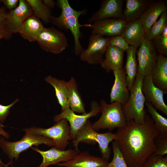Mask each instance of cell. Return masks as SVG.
Returning a JSON list of instances; mask_svg holds the SVG:
<instances>
[{
  "instance_id": "6da1fadb",
  "label": "cell",
  "mask_w": 167,
  "mask_h": 167,
  "mask_svg": "<svg viewBox=\"0 0 167 167\" xmlns=\"http://www.w3.org/2000/svg\"><path fill=\"white\" fill-rule=\"evenodd\" d=\"M115 134L114 140L128 167H142L155 151V139L160 132L149 114H147L143 123L126 121V126L118 128Z\"/></svg>"
},
{
  "instance_id": "7a4b0ae2",
  "label": "cell",
  "mask_w": 167,
  "mask_h": 167,
  "mask_svg": "<svg viewBox=\"0 0 167 167\" xmlns=\"http://www.w3.org/2000/svg\"><path fill=\"white\" fill-rule=\"evenodd\" d=\"M24 136L19 140L11 142L0 136V148L10 159L12 163L13 160L17 161L21 152L33 146L38 147L44 144L49 147L54 146V141L46 137L31 133L25 132Z\"/></svg>"
},
{
  "instance_id": "3957f363",
  "label": "cell",
  "mask_w": 167,
  "mask_h": 167,
  "mask_svg": "<svg viewBox=\"0 0 167 167\" xmlns=\"http://www.w3.org/2000/svg\"><path fill=\"white\" fill-rule=\"evenodd\" d=\"M144 77L137 74L134 85L130 91L129 100L126 103L122 106L126 121L133 120L139 124H142L144 122L147 114L144 108L145 98L141 90Z\"/></svg>"
},
{
  "instance_id": "277c9868",
  "label": "cell",
  "mask_w": 167,
  "mask_h": 167,
  "mask_svg": "<svg viewBox=\"0 0 167 167\" xmlns=\"http://www.w3.org/2000/svg\"><path fill=\"white\" fill-rule=\"evenodd\" d=\"M115 135L111 132L101 133L95 131L92 124L88 119L77 134L75 139L72 140L73 146L79 152L78 145L80 142L94 144L97 143L102 157L108 161L110 154L109 143L115 140Z\"/></svg>"
},
{
  "instance_id": "5b68a950",
  "label": "cell",
  "mask_w": 167,
  "mask_h": 167,
  "mask_svg": "<svg viewBox=\"0 0 167 167\" xmlns=\"http://www.w3.org/2000/svg\"><path fill=\"white\" fill-rule=\"evenodd\" d=\"M101 116L92 124L93 129L97 131L107 129L110 131L115 128L124 127L126 121L123 113L122 105L117 102L107 103L104 99L101 100Z\"/></svg>"
},
{
  "instance_id": "8992f818",
  "label": "cell",
  "mask_w": 167,
  "mask_h": 167,
  "mask_svg": "<svg viewBox=\"0 0 167 167\" xmlns=\"http://www.w3.org/2000/svg\"><path fill=\"white\" fill-rule=\"evenodd\" d=\"M22 131L40 135L52 140L54 143V147L62 150H65L71 140L70 128L68 121L62 119L54 125L48 128H43L35 126L24 128Z\"/></svg>"
},
{
  "instance_id": "52a82bcc",
  "label": "cell",
  "mask_w": 167,
  "mask_h": 167,
  "mask_svg": "<svg viewBox=\"0 0 167 167\" xmlns=\"http://www.w3.org/2000/svg\"><path fill=\"white\" fill-rule=\"evenodd\" d=\"M36 41L43 50L55 54L62 53L68 45L66 35L54 27H44Z\"/></svg>"
},
{
  "instance_id": "ba28073f",
  "label": "cell",
  "mask_w": 167,
  "mask_h": 167,
  "mask_svg": "<svg viewBox=\"0 0 167 167\" xmlns=\"http://www.w3.org/2000/svg\"><path fill=\"white\" fill-rule=\"evenodd\" d=\"M101 111L100 105L97 101H93L92 103L91 109L88 112L77 115L69 108L55 115L53 121L57 122L62 119H66L70 126L71 140H73L89 119L97 115Z\"/></svg>"
},
{
  "instance_id": "9c48e42d",
  "label": "cell",
  "mask_w": 167,
  "mask_h": 167,
  "mask_svg": "<svg viewBox=\"0 0 167 167\" xmlns=\"http://www.w3.org/2000/svg\"><path fill=\"white\" fill-rule=\"evenodd\" d=\"M109 38L92 34L88 39L87 48L84 49L79 56L80 60L90 65H100L109 45Z\"/></svg>"
},
{
  "instance_id": "30bf717a",
  "label": "cell",
  "mask_w": 167,
  "mask_h": 167,
  "mask_svg": "<svg viewBox=\"0 0 167 167\" xmlns=\"http://www.w3.org/2000/svg\"><path fill=\"white\" fill-rule=\"evenodd\" d=\"M137 74L143 77L150 75L158 55L152 41L144 39L137 50Z\"/></svg>"
},
{
  "instance_id": "8fae6325",
  "label": "cell",
  "mask_w": 167,
  "mask_h": 167,
  "mask_svg": "<svg viewBox=\"0 0 167 167\" xmlns=\"http://www.w3.org/2000/svg\"><path fill=\"white\" fill-rule=\"evenodd\" d=\"M79 15L70 16L65 18L60 19L52 16L50 22L60 29L69 30L74 39V53L76 56H79L84 49L80 42L81 33L80 28L85 27L91 28L92 24H80L79 22Z\"/></svg>"
},
{
  "instance_id": "7c38bea8",
  "label": "cell",
  "mask_w": 167,
  "mask_h": 167,
  "mask_svg": "<svg viewBox=\"0 0 167 167\" xmlns=\"http://www.w3.org/2000/svg\"><path fill=\"white\" fill-rule=\"evenodd\" d=\"M141 90L145 102L150 103L157 110L167 115V106L164 99V93L153 84L150 75L144 77Z\"/></svg>"
},
{
  "instance_id": "4fadbf2b",
  "label": "cell",
  "mask_w": 167,
  "mask_h": 167,
  "mask_svg": "<svg viewBox=\"0 0 167 167\" xmlns=\"http://www.w3.org/2000/svg\"><path fill=\"white\" fill-rule=\"evenodd\" d=\"M123 0H103L100 8L88 19L90 24L108 18L124 19L122 7Z\"/></svg>"
},
{
  "instance_id": "5bb4252c",
  "label": "cell",
  "mask_w": 167,
  "mask_h": 167,
  "mask_svg": "<svg viewBox=\"0 0 167 167\" xmlns=\"http://www.w3.org/2000/svg\"><path fill=\"white\" fill-rule=\"evenodd\" d=\"M33 150L40 153L43 158L42 162L38 167H47L61 162L69 161L80 152L75 149L62 150L53 147L47 151H43L36 147H32Z\"/></svg>"
},
{
  "instance_id": "9a60e30c",
  "label": "cell",
  "mask_w": 167,
  "mask_h": 167,
  "mask_svg": "<svg viewBox=\"0 0 167 167\" xmlns=\"http://www.w3.org/2000/svg\"><path fill=\"white\" fill-rule=\"evenodd\" d=\"M33 14L32 9L26 1L19 0L17 7L9 11L7 14L8 32L12 34L17 33L23 23Z\"/></svg>"
},
{
  "instance_id": "2e32d148",
  "label": "cell",
  "mask_w": 167,
  "mask_h": 167,
  "mask_svg": "<svg viewBox=\"0 0 167 167\" xmlns=\"http://www.w3.org/2000/svg\"><path fill=\"white\" fill-rule=\"evenodd\" d=\"M127 22L124 19L108 18L92 24V34L111 37L121 35Z\"/></svg>"
},
{
  "instance_id": "e0dca14e",
  "label": "cell",
  "mask_w": 167,
  "mask_h": 167,
  "mask_svg": "<svg viewBox=\"0 0 167 167\" xmlns=\"http://www.w3.org/2000/svg\"><path fill=\"white\" fill-rule=\"evenodd\" d=\"M113 71L115 79L110 93V102H117L122 105L128 101L130 95L126 84V71L122 68Z\"/></svg>"
},
{
  "instance_id": "ac0fdd59",
  "label": "cell",
  "mask_w": 167,
  "mask_h": 167,
  "mask_svg": "<svg viewBox=\"0 0 167 167\" xmlns=\"http://www.w3.org/2000/svg\"><path fill=\"white\" fill-rule=\"evenodd\" d=\"M108 163L102 157L92 155L84 151L79 153L68 161L57 165L60 167H104Z\"/></svg>"
},
{
  "instance_id": "d6986e66",
  "label": "cell",
  "mask_w": 167,
  "mask_h": 167,
  "mask_svg": "<svg viewBox=\"0 0 167 167\" xmlns=\"http://www.w3.org/2000/svg\"><path fill=\"white\" fill-rule=\"evenodd\" d=\"M166 1L162 0H153L139 19L144 28L145 33L157 21L159 17L167 11Z\"/></svg>"
},
{
  "instance_id": "ffe728a7",
  "label": "cell",
  "mask_w": 167,
  "mask_h": 167,
  "mask_svg": "<svg viewBox=\"0 0 167 167\" xmlns=\"http://www.w3.org/2000/svg\"><path fill=\"white\" fill-rule=\"evenodd\" d=\"M145 31L139 19L127 22L121 35L127 43L136 49L145 39Z\"/></svg>"
},
{
  "instance_id": "44dd1931",
  "label": "cell",
  "mask_w": 167,
  "mask_h": 167,
  "mask_svg": "<svg viewBox=\"0 0 167 167\" xmlns=\"http://www.w3.org/2000/svg\"><path fill=\"white\" fill-rule=\"evenodd\" d=\"M154 85L161 90L164 94L167 93V58L158 55L155 66L150 74Z\"/></svg>"
},
{
  "instance_id": "7402d4cb",
  "label": "cell",
  "mask_w": 167,
  "mask_h": 167,
  "mask_svg": "<svg viewBox=\"0 0 167 167\" xmlns=\"http://www.w3.org/2000/svg\"><path fill=\"white\" fill-rule=\"evenodd\" d=\"M124 51L116 46L109 45L100 65L107 73L122 67Z\"/></svg>"
},
{
  "instance_id": "603a6c76",
  "label": "cell",
  "mask_w": 167,
  "mask_h": 167,
  "mask_svg": "<svg viewBox=\"0 0 167 167\" xmlns=\"http://www.w3.org/2000/svg\"><path fill=\"white\" fill-rule=\"evenodd\" d=\"M44 27L41 20L33 14L23 23L18 33L24 39L30 42H34L37 41Z\"/></svg>"
},
{
  "instance_id": "cb8c5ba5",
  "label": "cell",
  "mask_w": 167,
  "mask_h": 167,
  "mask_svg": "<svg viewBox=\"0 0 167 167\" xmlns=\"http://www.w3.org/2000/svg\"><path fill=\"white\" fill-rule=\"evenodd\" d=\"M152 0H126L123 12L124 19L129 22L139 18Z\"/></svg>"
},
{
  "instance_id": "d4e9b609",
  "label": "cell",
  "mask_w": 167,
  "mask_h": 167,
  "mask_svg": "<svg viewBox=\"0 0 167 167\" xmlns=\"http://www.w3.org/2000/svg\"><path fill=\"white\" fill-rule=\"evenodd\" d=\"M67 97L70 109L74 112L86 113L85 105L78 89L75 79L73 77L67 81Z\"/></svg>"
},
{
  "instance_id": "484cf974",
  "label": "cell",
  "mask_w": 167,
  "mask_h": 167,
  "mask_svg": "<svg viewBox=\"0 0 167 167\" xmlns=\"http://www.w3.org/2000/svg\"><path fill=\"white\" fill-rule=\"evenodd\" d=\"M137 49L131 46L126 51L127 56L125 69L126 73V83L130 91L132 88L137 74Z\"/></svg>"
},
{
  "instance_id": "4316f807",
  "label": "cell",
  "mask_w": 167,
  "mask_h": 167,
  "mask_svg": "<svg viewBox=\"0 0 167 167\" xmlns=\"http://www.w3.org/2000/svg\"><path fill=\"white\" fill-rule=\"evenodd\" d=\"M45 81L54 88L58 101L62 108V111L69 108L67 97V81L51 75L46 76Z\"/></svg>"
},
{
  "instance_id": "83f0119b",
  "label": "cell",
  "mask_w": 167,
  "mask_h": 167,
  "mask_svg": "<svg viewBox=\"0 0 167 167\" xmlns=\"http://www.w3.org/2000/svg\"><path fill=\"white\" fill-rule=\"evenodd\" d=\"M32 11L33 15L45 24L50 22L52 17L51 9L41 0H26Z\"/></svg>"
},
{
  "instance_id": "f1b7e54d",
  "label": "cell",
  "mask_w": 167,
  "mask_h": 167,
  "mask_svg": "<svg viewBox=\"0 0 167 167\" xmlns=\"http://www.w3.org/2000/svg\"><path fill=\"white\" fill-rule=\"evenodd\" d=\"M145 105L160 134H167V119L159 114L150 103L145 102Z\"/></svg>"
},
{
  "instance_id": "f546056e",
  "label": "cell",
  "mask_w": 167,
  "mask_h": 167,
  "mask_svg": "<svg viewBox=\"0 0 167 167\" xmlns=\"http://www.w3.org/2000/svg\"><path fill=\"white\" fill-rule=\"evenodd\" d=\"M167 26V11H165L145 33V39L152 41L160 35Z\"/></svg>"
},
{
  "instance_id": "4dcf8cb0",
  "label": "cell",
  "mask_w": 167,
  "mask_h": 167,
  "mask_svg": "<svg viewBox=\"0 0 167 167\" xmlns=\"http://www.w3.org/2000/svg\"><path fill=\"white\" fill-rule=\"evenodd\" d=\"M57 3L62 11L60 15L57 17L60 19H64L75 15L80 16L85 14L87 11L85 9L80 11L75 10L71 6L67 0H58L57 1Z\"/></svg>"
},
{
  "instance_id": "1f68e13d",
  "label": "cell",
  "mask_w": 167,
  "mask_h": 167,
  "mask_svg": "<svg viewBox=\"0 0 167 167\" xmlns=\"http://www.w3.org/2000/svg\"><path fill=\"white\" fill-rule=\"evenodd\" d=\"M113 156L112 161L104 167H128L116 142L112 143Z\"/></svg>"
},
{
  "instance_id": "d6a6232c",
  "label": "cell",
  "mask_w": 167,
  "mask_h": 167,
  "mask_svg": "<svg viewBox=\"0 0 167 167\" xmlns=\"http://www.w3.org/2000/svg\"><path fill=\"white\" fill-rule=\"evenodd\" d=\"M154 46L159 54L166 57L167 55V26L162 34L152 41Z\"/></svg>"
},
{
  "instance_id": "836d02e7",
  "label": "cell",
  "mask_w": 167,
  "mask_h": 167,
  "mask_svg": "<svg viewBox=\"0 0 167 167\" xmlns=\"http://www.w3.org/2000/svg\"><path fill=\"white\" fill-rule=\"evenodd\" d=\"M142 167H167V156L152 154L146 160Z\"/></svg>"
},
{
  "instance_id": "e575fe53",
  "label": "cell",
  "mask_w": 167,
  "mask_h": 167,
  "mask_svg": "<svg viewBox=\"0 0 167 167\" xmlns=\"http://www.w3.org/2000/svg\"><path fill=\"white\" fill-rule=\"evenodd\" d=\"M155 143L156 148L152 154L163 156L167 154V134H160L155 139Z\"/></svg>"
},
{
  "instance_id": "d590c367",
  "label": "cell",
  "mask_w": 167,
  "mask_h": 167,
  "mask_svg": "<svg viewBox=\"0 0 167 167\" xmlns=\"http://www.w3.org/2000/svg\"><path fill=\"white\" fill-rule=\"evenodd\" d=\"M109 45L116 46L124 51H126L130 46L121 35L109 38Z\"/></svg>"
},
{
  "instance_id": "8d00e7d4",
  "label": "cell",
  "mask_w": 167,
  "mask_h": 167,
  "mask_svg": "<svg viewBox=\"0 0 167 167\" xmlns=\"http://www.w3.org/2000/svg\"><path fill=\"white\" fill-rule=\"evenodd\" d=\"M19 101L16 99L13 102L7 105L0 104V123L3 124L9 116L10 109Z\"/></svg>"
},
{
  "instance_id": "74e56055",
  "label": "cell",
  "mask_w": 167,
  "mask_h": 167,
  "mask_svg": "<svg viewBox=\"0 0 167 167\" xmlns=\"http://www.w3.org/2000/svg\"><path fill=\"white\" fill-rule=\"evenodd\" d=\"M8 12L4 6H0V31L10 33L8 31L7 24Z\"/></svg>"
},
{
  "instance_id": "f35d334b",
  "label": "cell",
  "mask_w": 167,
  "mask_h": 167,
  "mask_svg": "<svg viewBox=\"0 0 167 167\" xmlns=\"http://www.w3.org/2000/svg\"><path fill=\"white\" fill-rule=\"evenodd\" d=\"M19 2V0H0V3H2L5 8L10 11L15 8Z\"/></svg>"
},
{
  "instance_id": "ab89813d",
  "label": "cell",
  "mask_w": 167,
  "mask_h": 167,
  "mask_svg": "<svg viewBox=\"0 0 167 167\" xmlns=\"http://www.w3.org/2000/svg\"><path fill=\"white\" fill-rule=\"evenodd\" d=\"M1 136L7 139H9L10 137V134L4 129L3 124L0 123V136ZM12 163L11 161L8 163L5 164L0 158V164L2 165L4 167H9V165H12Z\"/></svg>"
},
{
  "instance_id": "60d3db41",
  "label": "cell",
  "mask_w": 167,
  "mask_h": 167,
  "mask_svg": "<svg viewBox=\"0 0 167 167\" xmlns=\"http://www.w3.org/2000/svg\"><path fill=\"white\" fill-rule=\"evenodd\" d=\"M43 3L47 7L51 9L55 8L56 3L53 0H42Z\"/></svg>"
},
{
  "instance_id": "b9f144b4",
  "label": "cell",
  "mask_w": 167,
  "mask_h": 167,
  "mask_svg": "<svg viewBox=\"0 0 167 167\" xmlns=\"http://www.w3.org/2000/svg\"><path fill=\"white\" fill-rule=\"evenodd\" d=\"M12 34L0 31V39L2 38L8 39L11 38Z\"/></svg>"
},
{
  "instance_id": "7bdbcfd3",
  "label": "cell",
  "mask_w": 167,
  "mask_h": 167,
  "mask_svg": "<svg viewBox=\"0 0 167 167\" xmlns=\"http://www.w3.org/2000/svg\"><path fill=\"white\" fill-rule=\"evenodd\" d=\"M0 167H4V166L0 164Z\"/></svg>"
}]
</instances>
